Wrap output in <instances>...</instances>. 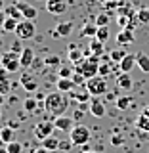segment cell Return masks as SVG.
Returning a JSON list of instances; mask_svg holds the SVG:
<instances>
[{
    "instance_id": "6da1fadb",
    "label": "cell",
    "mask_w": 149,
    "mask_h": 153,
    "mask_svg": "<svg viewBox=\"0 0 149 153\" xmlns=\"http://www.w3.org/2000/svg\"><path fill=\"white\" fill-rule=\"evenodd\" d=\"M67 107H69V100L63 92H52L44 98V109L54 117H61L65 115Z\"/></svg>"
},
{
    "instance_id": "7a4b0ae2",
    "label": "cell",
    "mask_w": 149,
    "mask_h": 153,
    "mask_svg": "<svg viewBox=\"0 0 149 153\" xmlns=\"http://www.w3.org/2000/svg\"><path fill=\"white\" fill-rule=\"evenodd\" d=\"M99 65H102V57L90 56V57H82L80 61H76L75 69H76V73H80L88 80V79H92V76L99 75Z\"/></svg>"
},
{
    "instance_id": "3957f363",
    "label": "cell",
    "mask_w": 149,
    "mask_h": 153,
    "mask_svg": "<svg viewBox=\"0 0 149 153\" xmlns=\"http://www.w3.org/2000/svg\"><path fill=\"white\" fill-rule=\"evenodd\" d=\"M86 90H88L90 94L94 96V98H98V96H103L107 92V80H105V76L98 75V76H92V79L86 80Z\"/></svg>"
},
{
    "instance_id": "277c9868",
    "label": "cell",
    "mask_w": 149,
    "mask_h": 153,
    "mask_svg": "<svg viewBox=\"0 0 149 153\" xmlns=\"http://www.w3.org/2000/svg\"><path fill=\"white\" fill-rule=\"evenodd\" d=\"M69 140L73 142V146H86L90 142V128L84 126V124H76L71 130Z\"/></svg>"
},
{
    "instance_id": "5b68a950",
    "label": "cell",
    "mask_w": 149,
    "mask_h": 153,
    "mask_svg": "<svg viewBox=\"0 0 149 153\" xmlns=\"http://www.w3.org/2000/svg\"><path fill=\"white\" fill-rule=\"evenodd\" d=\"M16 35H17V38H21V40L33 38L36 35V23L33 21V19H23V21H19Z\"/></svg>"
},
{
    "instance_id": "8992f818",
    "label": "cell",
    "mask_w": 149,
    "mask_h": 153,
    "mask_svg": "<svg viewBox=\"0 0 149 153\" xmlns=\"http://www.w3.org/2000/svg\"><path fill=\"white\" fill-rule=\"evenodd\" d=\"M19 56L21 54H16V52H6L2 57H0V61H2V67L8 71V73H16V71L21 67V61H19Z\"/></svg>"
},
{
    "instance_id": "52a82bcc",
    "label": "cell",
    "mask_w": 149,
    "mask_h": 153,
    "mask_svg": "<svg viewBox=\"0 0 149 153\" xmlns=\"http://www.w3.org/2000/svg\"><path fill=\"white\" fill-rule=\"evenodd\" d=\"M54 130H56L54 123L40 121V123H36V126H35V136L40 138V140H44V138H48V136H54V134H52Z\"/></svg>"
},
{
    "instance_id": "ba28073f",
    "label": "cell",
    "mask_w": 149,
    "mask_h": 153,
    "mask_svg": "<svg viewBox=\"0 0 149 153\" xmlns=\"http://www.w3.org/2000/svg\"><path fill=\"white\" fill-rule=\"evenodd\" d=\"M67 10L65 0H46V12L50 16H63Z\"/></svg>"
},
{
    "instance_id": "9c48e42d",
    "label": "cell",
    "mask_w": 149,
    "mask_h": 153,
    "mask_svg": "<svg viewBox=\"0 0 149 153\" xmlns=\"http://www.w3.org/2000/svg\"><path fill=\"white\" fill-rule=\"evenodd\" d=\"M136 40V36H134V29L132 27H126V29H121L117 35V44L119 46H128L132 44V42Z\"/></svg>"
},
{
    "instance_id": "30bf717a",
    "label": "cell",
    "mask_w": 149,
    "mask_h": 153,
    "mask_svg": "<svg viewBox=\"0 0 149 153\" xmlns=\"http://www.w3.org/2000/svg\"><path fill=\"white\" fill-rule=\"evenodd\" d=\"M73 119L71 117H65V115H61V117H56V121H54V126H56V130H61V132H71L73 130Z\"/></svg>"
},
{
    "instance_id": "8fae6325",
    "label": "cell",
    "mask_w": 149,
    "mask_h": 153,
    "mask_svg": "<svg viewBox=\"0 0 149 153\" xmlns=\"http://www.w3.org/2000/svg\"><path fill=\"white\" fill-rule=\"evenodd\" d=\"M21 86L27 90V92H36L38 90V82L35 80V76L31 73H23L21 75Z\"/></svg>"
},
{
    "instance_id": "7c38bea8",
    "label": "cell",
    "mask_w": 149,
    "mask_h": 153,
    "mask_svg": "<svg viewBox=\"0 0 149 153\" xmlns=\"http://www.w3.org/2000/svg\"><path fill=\"white\" fill-rule=\"evenodd\" d=\"M17 6H19V10H21V13H23L25 19H33V21L36 19L38 10L35 6H31V4H27V2H17Z\"/></svg>"
},
{
    "instance_id": "4fadbf2b",
    "label": "cell",
    "mask_w": 149,
    "mask_h": 153,
    "mask_svg": "<svg viewBox=\"0 0 149 153\" xmlns=\"http://www.w3.org/2000/svg\"><path fill=\"white\" fill-rule=\"evenodd\" d=\"M19 61H21V67H31L35 63V50L33 48H23L21 56H19Z\"/></svg>"
},
{
    "instance_id": "5bb4252c",
    "label": "cell",
    "mask_w": 149,
    "mask_h": 153,
    "mask_svg": "<svg viewBox=\"0 0 149 153\" xmlns=\"http://www.w3.org/2000/svg\"><path fill=\"white\" fill-rule=\"evenodd\" d=\"M117 86L122 90V92H130V88H132V76L130 73H121L117 76Z\"/></svg>"
},
{
    "instance_id": "9a60e30c",
    "label": "cell",
    "mask_w": 149,
    "mask_h": 153,
    "mask_svg": "<svg viewBox=\"0 0 149 153\" xmlns=\"http://www.w3.org/2000/svg\"><path fill=\"white\" fill-rule=\"evenodd\" d=\"M88 111L94 115V117H98V119H102L103 115H105V105L99 102V100H92V102H90V105H88Z\"/></svg>"
},
{
    "instance_id": "2e32d148",
    "label": "cell",
    "mask_w": 149,
    "mask_h": 153,
    "mask_svg": "<svg viewBox=\"0 0 149 153\" xmlns=\"http://www.w3.org/2000/svg\"><path fill=\"white\" fill-rule=\"evenodd\" d=\"M75 80L73 79H57V82H56V88H57V92H73L75 90Z\"/></svg>"
},
{
    "instance_id": "e0dca14e",
    "label": "cell",
    "mask_w": 149,
    "mask_h": 153,
    "mask_svg": "<svg viewBox=\"0 0 149 153\" xmlns=\"http://www.w3.org/2000/svg\"><path fill=\"white\" fill-rule=\"evenodd\" d=\"M71 33H73V23H71V21H61V23L56 25L54 36H69Z\"/></svg>"
},
{
    "instance_id": "ac0fdd59",
    "label": "cell",
    "mask_w": 149,
    "mask_h": 153,
    "mask_svg": "<svg viewBox=\"0 0 149 153\" xmlns=\"http://www.w3.org/2000/svg\"><path fill=\"white\" fill-rule=\"evenodd\" d=\"M134 105H136V100L132 98V96H121V98L117 100V107L121 109V111H128V109H132Z\"/></svg>"
},
{
    "instance_id": "d6986e66",
    "label": "cell",
    "mask_w": 149,
    "mask_h": 153,
    "mask_svg": "<svg viewBox=\"0 0 149 153\" xmlns=\"http://www.w3.org/2000/svg\"><path fill=\"white\" fill-rule=\"evenodd\" d=\"M134 65H136V56H134V54H126V57L119 63V69H121V73H130Z\"/></svg>"
},
{
    "instance_id": "ffe728a7",
    "label": "cell",
    "mask_w": 149,
    "mask_h": 153,
    "mask_svg": "<svg viewBox=\"0 0 149 153\" xmlns=\"http://www.w3.org/2000/svg\"><path fill=\"white\" fill-rule=\"evenodd\" d=\"M4 13H6L8 17H13V19H17V21H23V13H21V10H19L17 4H10V6L4 8Z\"/></svg>"
},
{
    "instance_id": "44dd1931",
    "label": "cell",
    "mask_w": 149,
    "mask_h": 153,
    "mask_svg": "<svg viewBox=\"0 0 149 153\" xmlns=\"http://www.w3.org/2000/svg\"><path fill=\"white\" fill-rule=\"evenodd\" d=\"M136 128L138 130H142V132H149V115L147 113H140L136 117Z\"/></svg>"
},
{
    "instance_id": "7402d4cb",
    "label": "cell",
    "mask_w": 149,
    "mask_h": 153,
    "mask_svg": "<svg viewBox=\"0 0 149 153\" xmlns=\"http://www.w3.org/2000/svg\"><path fill=\"white\" fill-rule=\"evenodd\" d=\"M103 52H105L103 42H102V40H98V38H92V42H90V54L102 57V56H103Z\"/></svg>"
},
{
    "instance_id": "603a6c76",
    "label": "cell",
    "mask_w": 149,
    "mask_h": 153,
    "mask_svg": "<svg viewBox=\"0 0 149 153\" xmlns=\"http://www.w3.org/2000/svg\"><path fill=\"white\" fill-rule=\"evenodd\" d=\"M59 140H57L56 136H48V138H44V140H42V147H46L48 151H57L59 149Z\"/></svg>"
},
{
    "instance_id": "cb8c5ba5",
    "label": "cell",
    "mask_w": 149,
    "mask_h": 153,
    "mask_svg": "<svg viewBox=\"0 0 149 153\" xmlns=\"http://www.w3.org/2000/svg\"><path fill=\"white\" fill-rule=\"evenodd\" d=\"M136 65L140 67L143 73H149V56H145V54H138V56H136Z\"/></svg>"
},
{
    "instance_id": "d4e9b609",
    "label": "cell",
    "mask_w": 149,
    "mask_h": 153,
    "mask_svg": "<svg viewBox=\"0 0 149 153\" xmlns=\"http://www.w3.org/2000/svg\"><path fill=\"white\" fill-rule=\"evenodd\" d=\"M17 25H19V21L17 19H13V17H6V21H4V33H16L17 31Z\"/></svg>"
},
{
    "instance_id": "484cf974",
    "label": "cell",
    "mask_w": 149,
    "mask_h": 153,
    "mask_svg": "<svg viewBox=\"0 0 149 153\" xmlns=\"http://www.w3.org/2000/svg\"><path fill=\"white\" fill-rule=\"evenodd\" d=\"M82 57H84V56H82V52L79 50V46H76V44H71V46H69V59L73 61V63L80 61Z\"/></svg>"
},
{
    "instance_id": "4316f807",
    "label": "cell",
    "mask_w": 149,
    "mask_h": 153,
    "mask_svg": "<svg viewBox=\"0 0 149 153\" xmlns=\"http://www.w3.org/2000/svg\"><path fill=\"white\" fill-rule=\"evenodd\" d=\"M98 25H96V23H94V25H92V23H86V25L82 27V35L84 36H88V38H96V36H98Z\"/></svg>"
},
{
    "instance_id": "83f0119b",
    "label": "cell",
    "mask_w": 149,
    "mask_h": 153,
    "mask_svg": "<svg viewBox=\"0 0 149 153\" xmlns=\"http://www.w3.org/2000/svg\"><path fill=\"white\" fill-rule=\"evenodd\" d=\"M69 94L73 96L76 102H80V103H86V102L90 100V96H92L88 90H76V92H69Z\"/></svg>"
},
{
    "instance_id": "f1b7e54d",
    "label": "cell",
    "mask_w": 149,
    "mask_h": 153,
    "mask_svg": "<svg viewBox=\"0 0 149 153\" xmlns=\"http://www.w3.org/2000/svg\"><path fill=\"white\" fill-rule=\"evenodd\" d=\"M0 140H2L4 143L13 142V128H10V126L2 128V130H0Z\"/></svg>"
},
{
    "instance_id": "f546056e",
    "label": "cell",
    "mask_w": 149,
    "mask_h": 153,
    "mask_svg": "<svg viewBox=\"0 0 149 153\" xmlns=\"http://www.w3.org/2000/svg\"><path fill=\"white\" fill-rule=\"evenodd\" d=\"M6 153H23V146L13 140V142L6 143Z\"/></svg>"
},
{
    "instance_id": "4dcf8cb0",
    "label": "cell",
    "mask_w": 149,
    "mask_h": 153,
    "mask_svg": "<svg viewBox=\"0 0 149 153\" xmlns=\"http://www.w3.org/2000/svg\"><path fill=\"white\" fill-rule=\"evenodd\" d=\"M109 57H111V61H117V63H121L124 57H126V52L121 50V48H117V50H113L111 54H109Z\"/></svg>"
},
{
    "instance_id": "1f68e13d",
    "label": "cell",
    "mask_w": 149,
    "mask_h": 153,
    "mask_svg": "<svg viewBox=\"0 0 149 153\" xmlns=\"http://www.w3.org/2000/svg\"><path fill=\"white\" fill-rule=\"evenodd\" d=\"M136 19L140 23H149V8H140V10H138Z\"/></svg>"
},
{
    "instance_id": "d6a6232c",
    "label": "cell",
    "mask_w": 149,
    "mask_h": 153,
    "mask_svg": "<svg viewBox=\"0 0 149 153\" xmlns=\"http://www.w3.org/2000/svg\"><path fill=\"white\" fill-rule=\"evenodd\" d=\"M96 25L98 27H107L109 25V13H99L96 17Z\"/></svg>"
},
{
    "instance_id": "836d02e7",
    "label": "cell",
    "mask_w": 149,
    "mask_h": 153,
    "mask_svg": "<svg viewBox=\"0 0 149 153\" xmlns=\"http://www.w3.org/2000/svg\"><path fill=\"white\" fill-rule=\"evenodd\" d=\"M96 38H98V40H102V42L107 40V38H109V31H107V27H99V29H98V36H96Z\"/></svg>"
},
{
    "instance_id": "e575fe53",
    "label": "cell",
    "mask_w": 149,
    "mask_h": 153,
    "mask_svg": "<svg viewBox=\"0 0 149 153\" xmlns=\"http://www.w3.org/2000/svg\"><path fill=\"white\" fill-rule=\"evenodd\" d=\"M75 73H73V69L71 67H61L59 69V79H71Z\"/></svg>"
},
{
    "instance_id": "d590c367",
    "label": "cell",
    "mask_w": 149,
    "mask_h": 153,
    "mask_svg": "<svg viewBox=\"0 0 149 153\" xmlns=\"http://www.w3.org/2000/svg\"><path fill=\"white\" fill-rule=\"evenodd\" d=\"M23 105H25V109H27V111H35V109H36V100L27 98L25 102H23Z\"/></svg>"
},
{
    "instance_id": "8d00e7d4",
    "label": "cell",
    "mask_w": 149,
    "mask_h": 153,
    "mask_svg": "<svg viewBox=\"0 0 149 153\" xmlns=\"http://www.w3.org/2000/svg\"><path fill=\"white\" fill-rule=\"evenodd\" d=\"M10 90H12V84H10V80H4V82H0V94H2V96L10 94Z\"/></svg>"
},
{
    "instance_id": "74e56055",
    "label": "cell",
    "mask_w": 149,
    "mask_h": 153,
    "mask_svg": "<svg viewBox=\"0 0 149 153\" xmlns=\"http://www.w3.org/2000/svg\"><path fill=\"white\" fill-rule=\"evenodd\" d=\"M109 71H111V61H107V63H102V65H99V75H102V76H107Z\"/></svg>"
},
{
    "instance_id": "f35d334b",
    "label": "cell",
    "mask_w": 149,
    "mask_h": 153,
    "mask_svg": "<svg viewBox=\"0 0 149 153\" xmlns=\"http://www.w3.org/2000/svg\"><path fill=\"white\" fill-rule=\"evenodd\" d=\"M71 79L75 80V84H76V86H79V84H84V82H86V79H84V76L80 75V73H75L73 76H71Z\"/></svg>"
},
{
    "instance_id": "ab89813d",
    "label": "cell",
    "mask_w": 149,
    "mask_h": 153,
    "mask_svg": "<svg viewBox=\"0 0 149 153\" xmlns=\"http://www.w3.org/2000/svg\"><path fill=\"white\" fill-rule=\"evenodd\" d=\"M59 63V57L57 56H48L46 57V65H57Z\"/></svg>"
},
{
    "instance_id": "60d3db41",
    "label": "cell",
    "mask_w": 149,
    "mask_h": 153,
    "mask_svg": "<svg viewBox=\"0 0 149 153\" xmlns=\"http://www.w3.org/2000/svg\"><path fill=\"white\" fill-rule=\"evenodd\" d=\"M122 142H124V140L119 136V134H115V136L111 138V143H113V146H122Z\"/></svg>"
},
{
    "instance_id": "b9f144b4",
    "label": "cell",
    "mask_w": 149,
    "mask_h": 153,
    "mask_svg": "<svg viewBox=\"0 0 149 153\" xmlns=\"http://www.w3.org/2000/svg\"><path fill=\"white\" fill-rule=\"evenodd\" d=\"M71 146H73V142H71V140L67 142V143H65V142H61V143H59V149H61V151H69V149H71Z\"/></svg>"
},
{
    "instance_id": "7bdbcfd3",
    "label": "cell",
    "mask_w": 149,
    "mask_h": 153,
    "mask_svg": "<svg viewBox=\"0 0 149 153\" xmlns=\"http://www.w3.org/2000/svg\"><path fill=\"white\" fill-rule=\"evenodd\" d=\"M4 80H8V71L4 67H0V82H4Z\"/></svg>"
},
{
    "instance_id": "ee69618b",
    "label": "cell",
    "mask_w": 149,
    "mask_h": 153,
    "mask_svg": "<svg viewBox=\"0 0 149 153\" xmlns=\"http://www.w3.org/2000/svg\"><path fill=\"white\" fill-rule=\"evenodd\" d=\"M12 52H16V54H21V52H23L21 44H19V42H16V44H12Z\"/></svg>"
},
{
    "instance_id": "f6af8a7d",
    "label": "cell",
    "mask_w": 149,
    "mask_h": 153,
    "mask_svg": "<svg viewBox=\"0 0 149 153\" xmlns=\"http://www.w3.org/2000/svg\"><path fill=\"white\" fill-rule=\"evenodd\" d=\"M6 17H8V16L4 13V10H0V27L4 25V21H6Z\"/></svg>"
},
{
    "instance_id": "bcb514c9",
    "label": "cell",
    "mask_w": 149,
    "mask_h": 153,
    "mask_svg": "<svg viewBox=\"0 0 149 153\" xmlns=\"http://www.w3.org/2000/svg\"><path fill=\"white\" fill-rule=\"evenodd\" d=\"M33 153H52V151H48L46 147H36V149H33Z\"/></svg>"
},
{
    "instance_id": "7dc6e473",
    "label": "cell",
    "mask_w": 149,
    "mask_h": 153,
    "mask_svg": "<svg viewBox=\"0 0 149 153\" xmlns=\"http://www.w3.org/2000/svg\"><path fill=\"white\" fill-rule=\"evenodd\" d=\"M143 113H147V115H149V103L145 105V107H143Z\"/></svg>"
},
{
    "instance_id": "c3c4849f",
    "label": "cell",
    "mask_w": 149,
    "mask_h": 153,
    "mask_svg": "<svg viewBox=\"0 0 149 153\" xmlns=\"http://www.w3.org/2000/svg\"><path fill=\"white\" fill-rule=\"evenodd\" d=\"M2 103H4V96L0 94V105H2Z\"/></svg>"
},
{
    "instance_id": "681fc988",
    "label": "cell",
    "mask_w": 149,
    "mask_h": 153,
    "mask_svg": "<svg viewBox=\"0 0 149 153\" xmlns=\"http://www.w3.org/2000/svg\"><path fill=\"white\" fill-rule=\"evenodd\" d=\"M0 10H4V0H0Z\"/></svg>"
},
{
    "instance_id": "f907efd6",
    "label": "cell",
    "mask_w": 149,
    "mask_h": 153,
    "mask_svg": "<svg viewBox=\"0 0 149 153\" xmlns=\"http://www.w3.org/2000/svg\"><path fill=\"white\" fill-rule=\"evenodd\" d=\"M98 2H102V4H105V2H107V0H98Z\"/></svg>"
},
{
    "instance_id": "816d5d0a",
    "label": "cell",
    "mask_w": 149,
    "mask_h": 153,
    "mask_svg": "<svg viewBox=\"0 0 149 153\" xmlns=\"http://www.w3.org/2000/svg\"><path fill=\"white\" fill-rule=\"evenodd\" d=\"M84 153H98V151H84Z\"/></svg>"
},
{
    "instance_id": "f5cc1de1",
    "label": "cell",
    "mask_w": 149,
    "mask_h": 153,
    "mask_svg": "<svg viewBox=\"0 0 149 153\" xmlns=\"http://www.w3.org/2000/svg\"><path fill=\"white\" fill-rule=\"evenodd\" d=\"M0 119H2V109H0Z\"/></svg>"
},
{
    "instance_id": "db71d44e",
    "label": "cell",
    "mask_w": 149,
    "mask_h": 153,
    "mask_svg": "<svg viewBox=\"0 0 149 153\" xmlns=\"http://www.w3.org/2000/svg\"><path fill=\"white\" fill-rule=\"evenodd\" d=\"M63 153H69V151H63Z\"/></svg>"
},
{
    "instance_id": "11a10c76",
    "label": "cell",
    "mask_w": 149,
    "mask_h": 153,
    "mask_svg": "<svg viewBox=\"0 0 149 153\" xmlns=\"http://www.w3.org/2000/svg\"><path fill=\"white\" fill-rule=\"evenodd\" d=\"M44 2H46V0H44Z\"/></svg>"
}]
</instances>
